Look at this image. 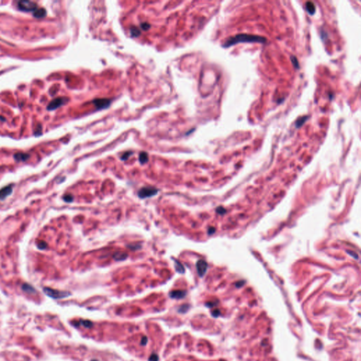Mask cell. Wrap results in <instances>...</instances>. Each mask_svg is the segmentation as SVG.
Wrapping results in <instances>:
<instances>
[{"instance_id": "6da1fadb", "label": "cell", "mask_w": 361, "mask_h": 361, "mask_svg": "<svg viewBox=\"0 0 361 361\" xmlns=\"http://www.w3.org/2000/svg\"><path fill=\"white\" fill-rule=\"evenodd\" d=\"M267 39L263 36L251 35V34H238L234 37L228 38L225 42L222 44L224 47H229L240 42H260L264 43Z\"/></svg>"}, {"instance_id": "7a4b0ae2", "label": "cell", "mask_w": 361, "mask_h": 361, "mask_svg": "<svg viewBox=\"0 0 361 361\" xmlns=\"http://www.w3.org/2000/svg\"><path fill=\"white\" fill-rule=\"evenodd\" d=\"M43 291H44L46 295L55 299L64 298H66L71 295L70 293L68 292V291H58V290L52 289L50 288H44Z\"/></svg>"}, {"instance_id": "3957f363", "label": "cell", "mask_w": 361, "mask_h": 361, "mask_svg": "<svg viewBox=\"0 0 361 361\" xmlns=\"http://www.w3.org/2000/svg\"><path fill=\"white\" fill-rule=\"evenodd\" d=\"M159 192V190L156 188L151 187V186H146L143 187L139 190L138 195L140 198L145 199L147 197H151L156 195Z\"/></svg>"}, {"instance_id": "277c9868", "label": "cell", "mask_w": 361, "mask_h": 361, "mask_svg": "<svg viewBox=\"0 0 361 361\" xmlns=\"http://www.w3.org/2000/svg\"><path fill=\"white\" fill-rule=\"evenodd\" d=\"M18 8L23 11H34L37 8V5L35 3L33 2V1H23L18 2Z\"/></svg>"}, {"instance_id": "5b68a950", "label": "cell", "mask_w": 361, "mask_h": 361, "mask_svg": "<svg viewBox=\"0 0 361 361\" xmlns=\"http://www.w3.org/2000/svg\"><path fill=\"white\" fill-rule=\"evenodd\" d=\"M93 104H95V107L98 109H104V108H107L110 104L111 102L110 100H108V99H95L92 101Z\"/></svg>"}, {"instance_id": "8992f818", "label": "cell", "mask_w": 361, "mask_h": 361, "mask_svg": "<svg viewBox=\"0 0 361 361\" xmlns=\"http://www.w3.org/2000/svg\"><path fill=\"white\" fill-rule=\"evenodd\" d=\"M196 267H197V272H198L199 275H200V277H203V275H204L207 271V265L206 262L204 261V260H200L197 261V263L196 264Z\"/></svg>"}, {"instance_id": "52a82bcc", "label": "cell", "mask_w": 361, "mask_h": 361, "mask_svg": "<svg viewBox=\"0 0 361 361\" xmlns=\"http://www.w3.org/2000/svg\"><path fill=\"white\" fill-rule=\"evenodd\" d=\"M12 190H13V185H9L0 190V200H3L6 197H8L12 193Z\"/></svg>"}, {"instance_id": "ba28073f", "label": "cell", "mask_w": 361, "mask_h": 361, "mask_svg": "<svg viewBox=\"0 0 361 361\" xmlns=\"http://www.w3.org/2000/svg\"><path fill=\"white\" fill-rule=\"evenodd\" d=\"M186 296V291H173L172 292H170L169 294V296H170L172 298H175V299H180V298H184L185 296Z\"/></svg>"}, {"instance_id": "9c48e42d", "label": "cell", "mask_w": 361, "mask_h": 361, "mask_svg": "<svg viewBox=\"0 0 361 361\" xmlns=\"http://www.w3.org/2000/svg\"><path fill=\"white\" fill-rule=\"evenodd\" d=\"M305 9L307 10V11L308 12V13L310 15H314L315 13V5L314 4V3L312 2V1H307L305 3Z\"/></svg>"}, {"instance_id": "30bf717a", "label": "cell", "mask_w": 361, "mask_h": 361, "mask_svg": "<svg viewBox=\"0 0 361 361\" xmlns=\"http://www.w3.org/2000/svg\"><path fill=\"white\" fill-rule=\"evenodd\" d=\"M128 257L127 253L124 252H117L114 254L113 258L117 261H123Z\"/></svg>"}, {"instance_id": "8fae6325", "label": "cell", "mask_w": 361, "mask_h": 361, "mask_svg": "<svg viewBox=\"0 0 361 361\" xmlns=\"http://www.w3.org/2000/svg\"><path fill=\"white\" fill-rule=\"evenodd\" d=\"M64 103V99H61V98H59L57 100H55V101H53L52 102V104H50V105L49 106V109H53L55 108H57L58 107H59L60 105Z\"/></svg>"}, {"instance_id": "7c38bea8", "label": "cell", "mask_w": 361, "mask_h": 361, "mask_svg": "<svg viewBox=\"0 0 361 361\" xmlns=\"http://www.w3.org/2000/svg\"><path fill=\"white\" fill-rule=\"evenodd\" d=\"M308 116H304V117H300V118L298 119L297 121H296L295 123V126L296 128H300L305 123V121L308 120Z\"/></svg>"}, {"instance_id": "4fadbf2b", "label": "cell", "mask_w": 361, "mask_h": 361, "mask_svg": "<svg viewBox=\"0 0 361 361\" xmlns=\"http://www.w3.org/2000/svg\"><path fill=\"white\" fill-rule=\"evenodd\" d=\"M139 161L141 164H145L148 162V155L147 152H142L139 155Z\"/></svg>"}, {"instance_id": "5bb4252c", "label": "cell", "mask_w": 361, "mask_h": 361, "mask_svg": "<svg viewBox=\"0 0 361 361\" xmlns=\"http://www.w3.org/2000/svg\"><path fill=\"white\" fill-rule=\"evenodd\" d=\"M22 288L24 291L28 293V294H34V293H35V288L33 286H30V285L27 284H25L24 285H23Z\"/></svg>"}, {"instance_id": "9a60e30c", "label": "cell", "mask_w": 361, "mask_h": 361, "mask_svg": "<svg viewBox=\"0 0 361 361\" xmlns=\"http://www.w3.org/2000/svg\"><path fill=\"white\" fill-rule=\"evenodd\" d=\"M14 157L17 161H25V160H26L28 158V155H26V154H22V153L16 154V155H15Z\"/></svg>"}, {"instance_id": "2e32d148", "label": "cell", "mask_w": 361, "mask_h": 361, "mask_svg": "<svg viewBox=\"0 0 361 361\" xmlns=\"http://www.w3.org/2000/svg\"><path fill=\"white\" fill-rule=\"evenodd\" d=\"M127 247L131 250H133V251H137V250L140 249L142 248L141 244L138 243H131V244L127 245Z\"/></svg>"}, {"instance_id": "e0dca14e", "label": "cell", "mask_w": 361, "mask_h": 361, "mask_svg": "<svg viewBox=\"0 0 361 361\" xmlns=\"http://www.w3.org/2000/svg\"><path fill=\"white\" fill-rule=\"evenodd\" d=\"M175 265H176V271H178V272L180 273V274L184 272V271H185L184 267H183V265L180 264V262L177 261V260H175Z\"/></svg>"}, {"instance_id": "ac0fdd59", "label": "cell", "mask_w": 361, "mask_h": 361, "mask_svg": "<svg viewBox=\"0 0 361 361\" xmlns=\"http://www.w3.org/2000/svg\"><path fill=\"white\" fill-rule=\"evenodd\" d=\"M45 14H46L45 10L43 9H39V10L35 11V13H34V15H35V16L36 17V18H42V17L44 16V15Z\"/></svg>"}, {"instance_id": "d6986e66", "label": "cell", "mask_w": 361, "mask_h": 361, "mask_svg": "<svg viewBox=\"0 0 361 361\" xmlns=\"http://www.w3.org/2000/svg\"><path fill=\"white\" fill-rule=\"evenodd\" d=\"M140 30L137 28H133L131 29V34L133 37H137L138 35H140Z\"/></svg>"}, {"instance_id": "ffe728a7", "label": "cell", "mask_w": 361, "mask_h": 361, "mask_svg": "<svg viewBox=\"0 0 361 361\" xmlns=\"http://www.w3.org/2000/svg\"><path fill=\"white\" fill-rule=\"evenodd\" d=\"M291 61H292V63H293V65H294V67H295L296 69H299L300 66H299V63H298V61L297 58H296V57L292 56L291 57Z\"/></svg>"}, {"instance_id": "44dd1931", "label": "cell", "mask_w": 361, "mask_h": 361, "mask_svg": "<svg viewBox=\"0 0 361 361\" xmlns=\"http://www.w3.org/2000/svg\"><path fill=\"white\" fill-rule=\"evenodd\" d=\"M133 154V152L131 151H129V152H126L125 153H123L122 155V156L121 157V160H122L124 161V160H128L129 158V157L131 156Z\"/></svg>"}, {"instance_id": "7402d4cb", "label": "cell", "mask_w": 361, "mask_h": 361, "mask_svg": "<svg viewBox=\"0 0 361 361\" xmlns=\"http://www.w3.org/2000/svg\"><path fill=\"white\" fill-rule=\"evenodd\" d=\"M64 201L67 202V203H71V202L73 201V196H71V195H66L64 197Z\"/></svg>"}, {"instance_id": "603a6c76", "label": "cell", "mask_w": 361, "mask_h": 361, "mask_svg": "<svg viewBox=\"0 0 361 361\" xmlns=\"http://www.w3.org/2000/svg\"><path fill=\"white\" fill-rule=\"evenodd\" d=\"M81 323H82L83 325L86 327H90L92 325V322H90V321H87V320L81 321Z\"/></svg>"}, {"instance_id": "cb8c5ba5", "label": "cell", "mask_w": 361, "mask_h": 361, "mask_svg": "<svg viewBox=\"0 0 361 361\" xmlns=\"http://www.w3.org/2000/svg\"><path fill=\"white\" fill-rule=\"evenodd\" d=\"M141 26V28L142 29H143V30H148V28H150V25L147 24V23H144V24H141V26Z\"/></svg>"}, {"instance_id": "d4e9b609", "label": "cell", "mask_w": 361, "mask_h": 361, "mask_svg": "<svg viewBox=\"0 0 361 361\" xmlns=\"http://www.w3.org/2000/svg\"><path fill=\"white\" fill-rule=\"evenodd\" d=\"M158 359H159V358H158V356H157V355L152 354V356H151L150 357L149 360L150 361H158Z\"/></svg>"}, {"instance_id": "484cf974", "label": "cell", "mask_w": 361, "mask_h": 361, "mask_svg": "<svg viewBox=\"0 0 361 361\" xmlns=\"http://www.w3.org/2000/svg\"><path fill=\"white\" fill-rule=\"evenodd\" d=\"M46 245H47V244H46L45 243H44V242H42V243H40L39 245H38V248H40V249H44V248H46Z\"/></svg>"}, {"instance_id": "4316f807", "label": "cell", "mask_w": 361, "mask_h": 361, "mask_svg": "<svg viewBox=\"0 0 361 361\" xmlns=\"http://www.w3.org/2000/svg\"><path fill=\"white\" fill-rule=\"evenodd\" d=\"M147 338H146V337H144V338H143V339H142L141 344H142V345H145L146 343H147Z\"/></svg>"}, {"instance_id": "83f0119b", "label": "cell", "mask_w": 361, "mask_h": 361, "mask_svg": "<svg viewBox=\"0 0 361 361\" xmlns=\"http://www.w3.org/2000/svg\"><path fill=\"white\" fill-rule=\"evenodd\" d=\"M92 361H97V360H92Z\"/></svg>"}]
</instances>
